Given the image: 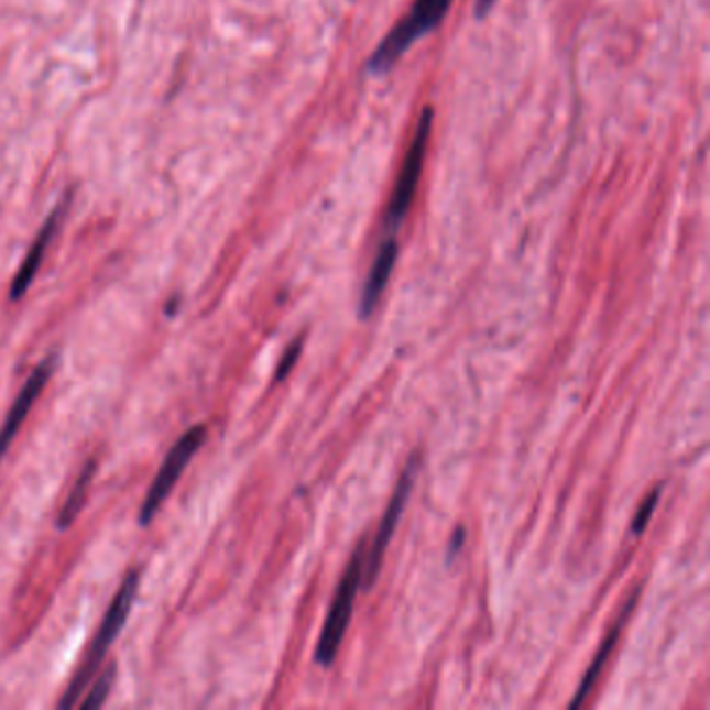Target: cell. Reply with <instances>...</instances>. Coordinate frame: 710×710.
<instances>
[{
	"mask_svg": "<svg viewBox=\"0 0 710 710\" xmlns=\"http://www.w3.org/2000/svg\"><path fill=\"white\" fill-rule=\"evenodd\" d=\"M67 211V200H61L57 207L51 211V215L46 217V221L42 223L39 233H36V240L34 244L28 250L23 263H21L20 270L15 273L13 277V284H11V292H9V298L15 303V301H21L25 296V292L30 290V286L34 284L36 275H39L40 267H42V261L46 256V250L53 244L55 236H57L58 226H61V219L63 215Z\"/></svg>",
	"mask_w": 710,
	"mask_h": 710,
	"instance_id": "obj_8",
	"label": "cell"
},
{
	"mask_svg": "<svg viewBox=\"0 0 710 710\" xmlns=\"http://www.w3.org/2000/svg\"><path fill=\"white\" fill-rule=\"evenodd\" d=\"M95 473H97V461H88L81 467L76 483L72 485L69 496L63 502L61 513H58L57 527L61 532L69 529L76 523V518L79 517V513H81V509L86 504V499H88V490H90L92 480H95Z\"/></svg>",
	"mask_w": 710,
	"mask_h": 710,
	"instance_id": "obj_11",
	"label": "cell"
},
{
	"mask_svg": "<svg viewBox=\"0 0 710 710\" xmlns=\"http://www.w3.org/2000/svg\"><path fill=\"white\" fill-rule=\"evenodd\" d=\"M138 588H140V571L134 569V571L128 574V577L123 579V583L119 586L116 598H113L111 607L107 609L105 619H102V623L98 627L97 635H95L88 653L84 656V660H81L79 669L74 675L72 684L67 686V690L63 693V698L58 700V709H72L79 702L81 693L86 691V686L92 681V677L97 675L102 660L107 658V654L111 651L117 635L121 634V630H123V625H125V621L130 616V611H132Z\"/></svg>",
	"mask_w": 710,
	"mask_h": 710,
	"instance_id": "obj_1",
	"label": "cell"
},
{
	"mask_svg": "<svg viewBox=\"0 0 710 710\" xmlns=\"http://www.w3.org/2000/svg\"><path fill=\"white\" fill-rule=\"evenodd\" d=\"M117 677V665L111 663L105 671L100 673L97 677V681L92 684V688L86 693V698L81 700V709L92 710L102 707L109 698V691L113 688Z\"/></svg>",
	"mask_w": 710,
	"mask_h": 710,
	"instance_id": "obj_12",
	"label": "cell"
},
{
	"mask_svg": "<svg viewBox=\"0 0 710 710\" xmlns=\"http://www.w3.org/2000/svg\"><path fill=\"white\" fill-rule=\"evenodd\" d=\"M432 123H434V111H432V107H425L422 117H419L415 135H413V142L404 156L403 170L398 173V179H396L394 190L390 196V205H387V212H385V226L390 231L398 230V226L403 223L406 212L413 205L417 184L422 177L427 142H429V134H432Z\"/></svg>",
	"mask_w": 710,
	"mask_h": 710,
	"instance_id": "obj_5",
	"label": "cell"
},
{
	"mask_svg": "<svg viewBox=\"0 0 710 710\" xmlns=\"http://www.w3.org/2000/svg\"><path fill=\"white\" fill-rule=\"evenodd\" d=\"M635 600H637V594L632 596V600H630V604H627L625 613L621 614V619H619V623L614 625L613 632L607 635V640L602 642L600 651L596 653L594 660H592L590 669L586 671L583 679H581V686L577 688L576 698H574V702H571V709L581 707V704H583V700L588 698L590 690L594 688L596 679H598V675L602 673L604 665H607V660H609V656H611V653H613L614 644H616V640H619V635H621V627H623V623H625V619H627L630 611L634 609Z\"/></svg>",
	"mask_w": 710,
	"mask_h": 710,
	"instance_id": "obj_10",
	"label": "cell"
},
{
	"mask_svg": "<svg viewBox=\"0 0 710 710\" xmlns=\"http://www.w3.org/2000/svg\"><path fill=\"white\" fill-rule=\"evenodd\" d=\"M207 436H209L207 425L198 423V425H193L188 432H184L177 438V441L173 444L172 450L167 452L165 461L161 465L156 478H154L151 488H149V492H146V499H144L142 506H140V513H138L140 527H149L153 523L156 513L163 506V502L170 499L173 488L177 485V481L182 478L184 469L190 465L194 455L207 441Z\"/></svg>",
	"mask_w": 710,
	"mask_h": 710,
	"instance_id": "obj_4",
	"label": "cell"
},
{
	"mask_svg": "<svg viewBox=\"0 0 710 710\" xmlns=\"http://www.w3.org/2000/svg\"><path fill=\"white\" fill-rule=\"evenodd\" d=\"M396 259H398V242H396V238H387L378 250L373 267L369 271L363 296H361V305H359L361 317H369L373 313V308L378 307L385 286L390 282V275L394 271V265H396Z\"/></svg>",
	"mask_w": 710,
	"mask_h": 710,
	"instance_id": "obj_9",
	"label": "cell"
},
{
	"mask_svg": "<svg viewBox=\"0 0 710 710\" xmlns=\"http://www.w3.org/2000/svg\"><path fill=\"white\" fill-rule=\"evenodd\" d=\"M450 4L452 0H415L413 9L404 15V20L373 51L367 63V72L371 76H382L390 72L394 63L408 51V46H413L417 40L440 25L446 13L450 11Z\"/></svg>",
	"mask_w": 710,
	"mask_h": 710,
	"instance_id": "obj_2",
	"label": "cell"
},
{
	"mask_svg": "<svg viewBox=\"0 0 710 710\" xmlns=\"http://www.w3.org/2000/svg\"><path fill=\"white\" fill-rule=\"evenodd\" d=\"M55 367H57V354H48L44 361H40V365L32 371V375L21 387L18 398L11 404L7 419L0 425V462L9 452L15 436L20 434L21 425L28 419V415H30L34 403L39 401L42 390L51 382Z\"/></svg>",
	"mask_w": 710,
	"mask_h": 710,
	"instance_id": "obj_7",
	"label": "cell"
},
{
	"mask_svg": "<svg viewBox=\"0 0 710 710\" xmlns=\"http://www.w3.org/2000/svg\"><path fill=\"white\" fill-rule=\"evenodd\" d=\"M658 500H660V490L656 488L653 494H651L648 499L644 500V504L640 506V511H637V515H635L634 525H632L635 536H640V534L648 527V523H651V518H653L654 509H656Z\"/></svg>",
	"mask_w": 710,
	"mask_h": 710,
	"instance_id": "obj_13",
	"label": "cell"
},
{
	"mask_svg": "<svg viewBox=\"0 0 710 710\" xmlns=\"http://www.w3.org/2000/svg\"><path fill=\"white\" fill-rule=\"evenodd\" d=\"M301 350H303L301 342H294V345L290 346L288 352L284 354V359L280 363V369L275 371V382L286 380V375L292 371V367L296 365V359L301 357Z\"/></svg>",
	"mask_w": 710,
	"mask_h": 710,
	"instance_id": "obj_14",
	"label": "cell"
},
{
	"mask_svg": "<svg viewBox=\"0 0 710 710\" xmlns=\"http://www.w3.org/2000/svg\"><path fill=\"white\" fill-rule=\"evenodd\" d=\"M417 469H419V461H417V457H413L408 461V465H406L403 478L398 480V485L394 490V496H392L387 509H385L384 517H382V523L378 527V534H375V539L371 544V550H369V555L365 557V565H363V581L361 583L365 586V590H371L373 583H375V579L380 576L387 544H390V539H392L394 532H396L398 521L403 517L406 500L411 499V490H413V483H415V478H417Z\"/></svg>",
	"mask_w": 710,
	"mask_h": 710,
	"instance_id": "obj_6",
	"label": "cell"
},
{
	"mask_svg": "<svg viewBox=\"0 0 710 710\" xmlns=\"http://www.w3.org/2000/svg\"><path fill=\"white\" fill-rule=\"evenodd\" d=\"M461 546H462V529L461 527H459V529H457V534H455V542H452V548H450V557H452V555H455V553H457V550H459Z\"/></svg>",
	"mask_w": 710,
	"mask_h": 710,
	"instance_id": "obj_15",
	"label": "cell"
},
{
	"mask_svg": "<svg viewBox=\"0 0 710 710\" xmlns=\"http://www.w3.org/2000/svg\"><path fill=\"white\" fill-rule=\"evenodd\" d=\"M363 565H365V546L363 539L357 546V553L352 555V560L346 567L345 576L340 579L338 592L334 596V602L329 607L324 632L319 635V644L315 651V660L321 667H329L340 651V644L345 640L350 616H352V607L354 598L361 588L363 581Z\"/></svg>",
	"mask_w": 710,
	"mask_h": 710,
	"instance_id": "obj_3",
	"label": "cell"
}]
</instances>
